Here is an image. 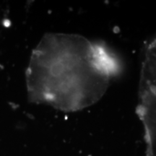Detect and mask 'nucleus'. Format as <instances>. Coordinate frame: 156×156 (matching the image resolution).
Returning a JSON list of instances; mask_svg holds the SVG:
<instances>
[{"label": "nucleus", "instance_id": "1", "mask_svg": "<svg viewBox=\"0 0 156 156\" xmlns=\"http://www.w3.org/2000/svg\"><path fill=\"white\" fill-rule=\"evenodd\" d=\"M114 75L100 44L77 35H46L26 71L29 100L74 112L97 102Z\"/></svg>", "mask_w": 156, "mask_h": 156}]
</instances>
